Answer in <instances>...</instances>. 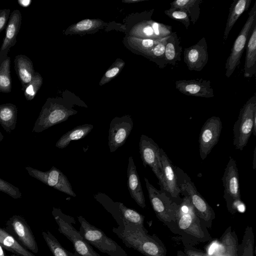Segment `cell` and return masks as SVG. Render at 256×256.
<instances>
[{
	"label": "cell",
	"mask_w": 256,
	"mask_h": 256,
	"mask_svg": "<svg viewBox=\"0 0 256 256\" xmlns=\"http://www.w3.org/2000/svg\"><path fill=\"white\" fill-rule=\"evenodd\" d=\"M144 180L150 202L156 217L173 232L178 204L172 201L164 192L154 188L147 178H144Z\"/></svg>",
	"instance_id": "cell-7"
},
{
	"label": "cell",
	"mask_w": 256,
	"mask_h": 256,
	"mask_svg": "<svg viewBox=\"0 0 256 256\" xmlns=\"http://www.w3.org/2000/svg\"><path fill=\"white\" fill-rule=\"evenodd\" d=\"M52 214L58 224V232L72 242L76 252L81 256H100L72 226V224L76 222L73 217L54 207Z\"/></svg>",
	"instance_id": "cell-6"
},
{
	"label": "cell",
	"mask_w": 256,
	"mask_h": 256,
	"mask_svg": "<svg viewBox=\"0 0 256 256\" xmlns=\"http://www.w3.org/2000/svg\"><path fill=\"white\" fill-rule=\"evenodd\" d=\"M18 108L16 105L8 103L0 105V124L8 133L16 127Z\"/></svg>",
	"instance_id": "cell-28"
},
{
	"label": "cell",
	"mask_w": 256,
	"mask_h": 256,
	"mask_svg": "<svg viewBox=\"0 0 256 256\" xmlns=\"http://www.w3.org/2000/svg\"><path fill=\"white\" fill-rule=\"evenodd\" d=\"M112 232L128 248L145 256H168L164 245L156 236H151L144 226L123 223Z\"/></svg>",
	"instance_id": "cell-2"
},
{
	"label": "cell",
	"mask_w": 256,
	"mask_h": 256,
	"mask_svg": "<svg viewBox=\"0 0 256 256\" xmlns=\"http://www.w3.org/2000/svg\"><path fill=\"white\" fill-rule=\"evenodd\" d=\"M222 128L219 117L212 116L202 126L199 136L200 157L204 160L218 142Z\"/></svg>",
	"instance_id": "cell-14"
},
{
	"label": "cell",
	"mask_w": 256,
	"mask_h": 256,
	"mask_svg": "<svg viewBox=\"0 0 256 256\" xmlns=\"http://www.w3.org/2000/svg\"><path fill=\"white\" fill-rule=\"evenodd\" d=\"M252 0H234L231 4L224 30V44L226 41L230 32L242 14L250 6Z\"/></svg>",
	"instance_id": "cell-25"
},
{
	"label": "cell",
	"mask_w": 256,
	"mask_h": 256,
	"mask_svg": "<svg viewBox=\"0 0 256 256\" xmlns=\"http://www.w3.org/2000/svg\"><path fill=\"white\" fill-rule=\"evenodd\" d=\"M139 148L144 166H148L151 168L162 186L163 176L160 160V148L152 139L144 134L140 136Z\"/></svg>",
	"instance_id": "cell-13"
},
{
	"label": "cell",
	"mask_w": 256,
	"mask_h": 256,
	"mask_svg": "<svg viewBox=\"0 0 256 256\" xmlns=\"http://www.w3.org/2000/svg\"><path fill=\"white\" fill-rule=\"evenodd\" d=\"M133 126V121L129 115L112 119L108 130V144L110 152H115L124 144Z\"/></svg>",
	"instance_id": "cell-16"
},
{
	"label": "cell",
	"mask_w": 256,
	"mask_h": 256,
	"mask_svg": "<svg viewBox=\"0 0 256 256\" xmlns=\"http://www.w3.org/2000/svg\"><path fill=\"white\" fill-rule=\"evenodd\" d=\"M93 128L94 126L90 124H84L77 126L63 134L56 142V146L60 149L64 148L72 141L85 138Z\"/></svg>",
	"instance_id": "cell-29"
},
{
	"label": "cell",
	"mask_w": 256,
	"mask_h": 256,
	"mask_svg": "<svg viewBox=\"0 0 256 256\" xmlns=\"http://www.w3.org/2000/svg\"><path fill=\"white\" fill-rule=\"evenodd\" d=\"M256 146H255L254 150L253 160H252V168L255 170L256 169Z\"/></svg>",
	"instance_id": "cell-45"
},
{
	"label": "cell",
	"mask_w": 256,
	"mask_h": 256,
	"mask_svg": "<svg viewBox=\"0 0 256 256\" xmlns=\"http://www.w3.org/2000/svg\"><path fill=\"white\" fill-rule=\"evenodd\" d=\"M14 63L16 73L22 84V90L24 91L35 72L33 63L29 58L23 54L16 56Z\"/></svg>",
	"instance_id": "cell-23"
},
{
	"label": "cell",
	"mask_w": 256,
	"mask_h": 256,
	"mask_svg": "<svg viewBox=\"0 0 256 256\" xmlns=\"http://www.w3.org/2000/svg\"><path fill=\"white\" fill-rule=\"evenodd\" d=\"M162 38L154 40L143 39L132 36L128 38V41L132 44V48L146 56L151 50Z\"/></svg>",
	"instance_id": "cell-38"
},
{
	"label": "cell",
	"mask_w": 256,
	"mask_h": 256,
	"mask_svg": "<svg viewBox=\"0 0 256 256\" xmlns=\"http://www.w3.org/2000/svg\"><path fill=\"white\" fill-rule=\"evenodd\" d=\"M245 48L244 75L246 78H250L256 72V25L250 32Z\"/></svg>",
	"instance_id": "cell-24"
},
{
	"label": "cell",
	"mask_w": 256,
	"mask_h": 256,
	"mask_svg": "<svg viewBox=\"0 0 256 256\" xmlns=\"http://www.w3.org/2000/svg\"><path fill=\"white\" fill-rule=\"evenodd\" d=\"M0 191L4 192L14 199L22 197L20 189L0 178Z\"/></svg>",
	"instance_id": "cell-42"
},
{
	"label": "cell",
	"mask_w": 256,
	"mask_h": 256,
	"mask_svg": "<svg viewBox=\"0 0 256 256\" xmlns=\"http://www.w3.org/2000/svg\"><path fill=\"white\" fill-rule=\"evenodd\" d=\"M202 0H175L170 3V8H177L186 11L194 24L200 15V5Z\"/></svg>",
	"instance_id": "cell-30"
},
{
	"label": "cell",
	"mask_w": 256,
	"mask_h": 256,
	"mask_svg": "<svg viewBox=\"0 0 256 256\" xmlns=\"http://www.w3.org/2000/svg\"><path fill=\"white\" fill-rule=\"evenodd\" d=\"M8 256H18V255H16V254H10V255H8Z\"/></svg>",
	"instance_id": "cell-51"
},
{
	"label": "cell",
	"mask_w": 256,
	"mask_h": 256,
	"mask_svg": "<svg viewBox=\"0 0 256 256\" xmlns=\"http://www.w3.org/2000/svg\"><path fill=\"white\" fill-rule=\"evenodd\" d=\"M176 256H186V255L183 251L180 250L178 252Z\"/></svg>",
	"instance_id": "cell-48"
},
{
	"label": "cell",
	"mask_w": 256,
	"mask_h": 256,
	"mask_svg": "<svg viewBox=\"0 0 256 256\" xmlns=\"http://www.w3.org/2000/svg\"><path fill=\"white\" fill-rule=\"evenodd\" d=\"M0 244L2 248L19 256H36L24 248L5 229L0 228Z\"/></svg>",
	"instance_id": "cell-27"
},
{
	"label": "cell",
	"mask_w": 256,
	"mask_h": 256,
	"mask_svg": "<svg viewBox=\"0 0 256 256\" xmlns=\"http://www.w3.org/2000/svg\"><path fill=\"white\" fill-rule=\"evenodd\" d=\"M153 10L150 12L147 18L137 24L132 29L134 37L151 40H159L170 36L172 33V27L151 18Z\"/></svg>",
	"instance_id": "cell-15"
},
{
	"label": "cell",
	"mask_w": 256,
	"mask_h": 256,
	"mask_svg": "<svg viewBox=\"0 0 256 256\" xmlns=\"http://www.w3.org/2000/svg\"><path fill=\"white\" fill-rule=\"evenodd\" d=\"M182 47L176 32L168 36L165 48V60L168 64L175 66L181 60Z\"/></svg>",
	"instance_id": "cell-26"
},
{
	"label": "cell",
	"mask_w": 256,
	"mask_h": 256,
	"mask_svg": "<svg viewBox=\"0 0 256 256\" xmlns=\"http://www.w3.org/2000/svg\"><path fill=\"white\" fill-rule=\"evenodd\" d=\"M222 182L224 188V198L226 201L228 210L234 214L242 203L240 198L238 169L236 160L231 156L224 170Z\"/></svg>",
	"instance_id": "cell-10"
},
{
	"label": "cell",
	"mask_w": 256,
	"mask_h": 256,
	"mask_svg": "<svg viewBox=\"0 0 256 256\" xmlns=\"http://www.w3.org/2000/svg\"><path fill=\"white\" fill-rule=\"evenodd\" d=\"M42 84V78L38 72H35L33 78L24 90V96L28 100H32L36 96Z\"/></svg>",
	"instance_id": "cell-40"
},
{
	"label": "cell",
	"mask_w": 256,
	"mask_h": 256,
	"mask_svg": "<svg viewBox=\"0 0 256 256\" xmlns=\"http://www.w3.org/2000/svg\"><path fill=\"white\" fill-rule=\"evenodd\" d=\"M238 240L237 234L231 226H228L216 244V246L207 252L210 256H238Z\"/></svg>",
	"instance_id": "cell-21"
},
{
	"label": "cell",
	"mask_w": 256,
	"mask_h": 256,
	"mask_svg": "<svg viewBox=\"0 0 256 256\" xmlns=\"http://www.w3.org/2000/svg\"><path fill=\"white\" fill-rule=\"evenodd\" d=\"M80 224L79 232L90 244L109 256H128L126 252L103 231L90 224L82 216L78 217Z\"/></svg>",
	"instance_id": "cell-4"
},
{
	"label": "cell",
	"mask_w": 256,
	"mask_h": 256,
	"mask_svg": "<svg viewBox=\"0 0 256 256\" xmlns=\"http://www.w3.org/2000/svg\"><path fill=\"white\" fill-rule=\"evenodd\" d=\"M144 0H122V2H125V3L130 4V3L138 2H142Z\"/></svg>",
	"instance_id": "cell-46"
},
{
	"label": "cell",
	"mask_w": 256,
	"mask_h": 256,
	"mask_svg": "<svg viewBox=\"0 0 256 256\" xmlns=\"http://www.w3.org/2000/svg\"><path fill=\"white\" fill-rule=\"evenodd\" d=\"M94 198L112 214L118 224L120 226L122 223V220L118 207V202H114L107 195L101 192L94 194Z\"/></svg>",
	"instance_id": "cell-31"
},
{
	"label": "cell",
	"mask_w": 256,
	"mask_h": 256,
	"mask_svg": "<svg viewBox=\"0 0 256 256\" xmlns=\"http://www.w3.org/2000/svg\"><path fill=\"white\" fill-rule=\"evenodd\" d=\"M4 136L2 134V132H0V142L4 139Z\"/></svg>",
	"instance_id": "cell-49"
},
{
	"label": "cell",
	"mask_w": 256,
	"mask_h": 256,
	"mask_svg": "<svg viewBox=\"0 0 256 256\" xmlns=\"http://www.w3.org/2000/svg\"><path fill=\"white\" fill-rule=\"evenodd\" d=\"M74 256H81L79 254H78L77 252H74Z\"/></svg>",
	"instance_id": "cell-50"
},
{
	"label": "cell",
	"mask_w": 256,
	"mask_h": 256,
	"mask_svg": "<svg viewBox=\"0 0 256 256\" xmlns=\"http://www.w3.org/2000/svg\"><path fill=\"white\" fill-rule=\"evenodd\" d=\"M127 178L128 188L132 198L140 206L144 208L146 206L145 198L140 177L132 156L128 158Z\"/></svg>",
	"instance_id": "cell-22"
},
{
	"label": "cell",
	"mask_w": 256,
	"mask_h": 256,
	"mask_svg": "<svg viewBox=\"0 0 256 256\" xmlns=\"http://www.w3.org/2000/svg\"><path fill=\"white\" fill-rule=\"evenodd\" d=\"M168 37L163 38L146 56L155 62L160 68H164L168 65L165 60V48Z\"/></svg>",
	"instance_id": "cell-36"
},
{
	"label": "cell",
	"mask_w": 256,
	"mask_h": 256,
	"mask_svg": "<svg viewBox=\"0 0 256 256\" xmlns=\"http://www.w3.org/2000/svg\"><path fill=\"white\" fill-rule=\"evenodd\" d=\"M5 230L28 250L35 253L38 252L34 236L29 225L22 216L14 215L10 218L6 222Z\"/></svg>",
	"instance_id": "cell-12"
},
{
	"label": "cell",
	"mask_w": 256,
	"mask_h": 256,
	"mask_svg": "<svg viewBox=\"0 0 256 256\" xmlns=\"http://www.w3.org/2000/svg\"><path fill=\"white\" fill-rule=\"evenodd\" d=\"M10 68V59L8 56L0 64V92L9 93L12 91Z\"/></svg>",
	"instance_id": "cell-33"
},
{
	"label": "cell",
	"mask_w": 256,
	"mask_h": 256,
	"mask_svg": "<svg viewBox=\"0 0 256 256\" xmlns=\"http://www.w3.org/2000/svg\"><path fill=\"white\" fill-rule=\"evenodd\" d=\"M184 252L186 256H210L208 253L196 248L190 244H184Z\"/></svg>",
	"instance_id": "cell-43"
},
{
	"label": "cell",
	"mask_w": 256,
	"mask_h": 256,
	"mask_svg": "<svg viewBox=\"0 0 256 256\" xmlns=\"http://www.w3.org/2000/svg\"><path fill=\"white\" fill-rule=\"evenodd\" d=\"M254 244L253 228L248 226L244 232L242 242L238 244V256H254Z\"/></svg>",
	"instance_id": "cell-32"
},
{
	"label": "cell",
	"mask_w": 256,
	"mask_h": 256,
	"mask_svg": "<svg viewBox=\"0 0 256 256\" xmlns=\"http://www.w3.org/2000/svg\"><path fill=\"white\" fill-rule=\"evenodd\" d=\"M163 182L162 187L171 197L177 198L181 192L178 184V177L175 167L165 152L160 148Z\"/></svg>",
	"instance_id": "cell-20"
},
{
	"label": "cell",
	"mask_w": 256,
	"mask_h": 256,
	"mask_svg": "<svg viewBox=\"0 0 256 256\" xmlns=\"http://www.w3.org/2000/svg\"><path fill=\"white\" fill-rule=\"evenodd\" d=\"M178 184L181 192H185L190 198L198 216L206 227L211 228L216 214L208 202L198 192L190 177L179 168H176Z\"/></svg>",
	"instance_id": "cell-3"
},
{
	"label": "cell",
	"mask_w": 256,
	"mask_h": 256,
	"mask_svg": "<svg viewBox=\"0 0 256 256\" xmlns=\"http://www.w3.org/2000/svg\"><path fill=\"white\" fill-rule=\"evenodd\" d=\"M256 113V94H254L240 109L234 126L233 144L236 149L242 150L247 144L252 132L254 116Z\"/></svg>",
	"instance_id": "cell-8"
},
{
	"label": "cell",
	"mask_w": 256,
	"mask_h": 256,
	"mask_svg": "<svg viewBox=\"0 0 256 256\" xmlns=\"http://www.w3.org/2000/svg\"><path fill=\"white\" fill-rule=\"evenodd\" d=\"M10 12V9L8 8L0 10V32L6 27Z\"/></svg>",
	"instance_id": "cell-44"
},
{
	"label": "cell",
	"mask_w": 256,
	"mask_h": 256,
	"mask_svg": "<svg viewBox=\"0 0 256 256\" xmlns=\"http://www.w3.org/2000/svg\"><path fill=\"white\" fill-rule=\"evenodd\" d=\"M118 207L121 213L122 224L128 223L140 226H144V216L143 215L134 210L126 207L120 202H118Z\"/></svg>",
	"instance_id": "cell-35"
},
{
	"label": "cell",
	"mask_w": 256,
	"mask_h": 256,
	"mask_svg": "<svg viewBox=\"0 0 256 256\" xmlns=\"http://www.w3.org/2000/svg\"><path fill=\"white\" fill-rule=\"evenodd\" d=\"M77 111L63 102L54 98H48L36 120L32 132H40L56 124L66 120Z\"/></svg>",
	"instance_id": "cell-5"
},
{
	"label": "cell",
	"mask_w": 256,
	"mask_h": 256,
	"mask_svg": "<svg viewBox=\"0 0 256 256\" xmlns=\"http://www.w3.org/2000/svg\"><path fill=\"white\" fill-rule=\"evenodd\" d=\"M0 256H6L2 246L0 244Z\"/></svg>",
	"instance_id": "cell-47"
},
{
	"label": "cell",
	"mask_w": 256,
	"mask_h": 256,
	"mask_svg": "<svg viewBox=\"0 0 256 256\" xmlns=\"http://www.w3.org/2000/svg\"><path fill=\"white\" fill-rule=\"evenodd\" d=\"M256 25V1L248 12V18L231 48L230 53L226 59L224 68L225 75L230 78L240 63V59L246 48L250 32Z\"/></svg>",
	"instance_id": "cell-9"
},
{
	"label": "cell",
	"mask_w": 256,
	"mask_h": 256,
	"mask_svg": "<svg viewBox=\"0 0 256 256\" xmlns=\"http://www.w3.org/2000/svg\"><path fill=\"white\" fill-rule=\"evenodd\" d=\"M173 232L180 236L184 244L192 246L212 239L208 228L198 216L187 196L178 204Z\"/></svg>",
	"instance_id": "cell-1"
},
{
	"label": "cell",
	"mask_w": 256,
	"mask_h": 256,
	"mask_svg": "<svg viewBox=\"0 0 256 256\" xmlns=\"http://www.w3.org/2000/svg\"><path fill=\"white\" fill-rule=\"evenodd\" d=\"M22 24V14L18 10L11 13L6 27L5 36L0 48V64L8 56L10 49L16 42V36Z\"/></svg>",
	"instance_id": "cell-19"
},
{
	"label": "cell",
	"mask_w": 256,
	"mask_h": 256,
	"mask_svg": "<svg viewBox=\"0 0 256 256\" xmlns=\"http://www.w3.org/2000/svg\"><path fill=\"white\" fill-rule=\"evenodd\" d=\"M164 13L170 18L181 22L188 30L190 20L186 10L177 8H170L164 10Z\"/></svg>",
	"instance_id": "cell-39"
},
{
	"label": "cell",
	"mask_w": 256,
	"mask_h": 256,
	"mask_svg": "<svg viewBox=\"0 0 256 256\" xmlns=\"http://www.w3.org/2000/svg\"><path fill=\"white\" fill-rule=\"evenodd\" d=\"M184 61L190 70L201 71L208 61V44L205 37L184 52Z\"/></svg>",
	"instance_id": "cell-17"
},
{
	"label": "cell",
	"mask_w": 256,
	"mask_h": 256,
	"mask_svg": "<svg viewBox=\"0 0 256 256\" xmlns=\"http://www.w3.org/2000/svg\"><path fill=\"white\" fill-rule=\"evenodd\" d=\"M103 22L99 19H85L72 25L67 31L72 34L90 32L100 28Z\"/></svg>",
	"instance_id": "cell-37"
},
{
	"label": "cell",
	"mask_w": 256,
	"mask_h": 256,
	"mask_svg": "<svg viewBox=\"0 0 256 256\" xmlns=\"http://www.w3.org/2000/svg\"><path fill=\"white\" fill-rule=\"evenodd\" d=\"M124 65L125 62L122 60L117 59L103 76L99 82L100 85H104L110 81L120 72Z\"/></svg>",
	"instance_id": "cell-41"
},
{
	"label": "cell",
	"mask_w": 256,
	"mask_h": 256,
	"mask_svg": "<svg viewBox=\"0 0 256 256\" xmlns=\"http://www.w3.org/2000/svg\"><path fill=\"white\" fill-rule=\"evenodd\" d=\"M175 86L180 92L186 96L204 98L214 96V90L208 80H178L175 82Z\"/></svg>",
	"instance_id": "cell-18"
},
{
	"label": "cell",
	"mask_w": 256,
	"mask_h": 256,
	"mask_svg": "<svg viewBox=\"0 0 256 256\" xmlns=\"http://www.w3.org/2000/svg\"><path fill=\"white\" fill-rule=\"evenodd\" d=\"M42 235L53 256H74L64 248L50 231L42 232Z\"/></svg>",
	"instance_id": "cell-34"
},
{
	"label": "cell",
	"mask_w": 256,
	"mask_h": 256,
	"mask_svg": "<svg viewBox=\"0 0 256 256\" xmlns=\"http://www.w3.org/2000/svg\"><path fill=\"white\" fill-rule=\"evenodd\" d=\"M26 170L30 176L42 183L66 194L74 197L76 196L67 177L59 169L54 166L46 172L28 166L26 167Z\"/></svg>",
	"instance_id": "cell-11"
}]
</instances>
